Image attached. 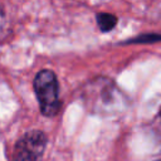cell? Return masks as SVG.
Returning a JSON list of instances; mask_svg holds the SVG:
<instances>
[{"mask_svg":"<svg viewBox=\"0 0 161 161\" xmlns=\"http://www.w3.org/2000/svg\"><path fill=\"white\" fill-rule=\"evenodd\" d=\"M82 99L86 108L99 116H114L125 111L128 98L109 78L98 77L91 79L82 89Z\"/></svg>","mask_w":161,"mask_h":161,"instance_id":"cell-1","label":"cell"},{"mask_svg":"<svg viewBox=\"0 0 161 161\" xmlns=\"http://www.w3.org/2000/svg\"><path fill=\"white\" fill-rule=\"evenodd\" d=\"M34 91L40 112L47 117L55 116L60 108L59 86L55 74L49 69L40 70L34 78Z\"/></svg>","mask_w":161,"mask_h":161,"instance_id":"cell-2","label":"cell"},{"mask_svg":"<svg viewBox=\"0 0 161 161\" xmlns=\"http://www.w3.org/2000/svg\"><path fill=\"white\" fill-rule=\"evenodd\" d=\"M47 146V136L42 131L25 133L14 146L11 161H39Z\"/></svg>","mask_w":161,"mask_h":161,"instance_id":"cell-3","label":"cell"},{"mask_svg":"<svg viewBox=\"0 0 161 161\" xmlns=\"http://www.w3.org/2000/svg\"><path fill=\"white\" fill-rule=\"evenodd\" d=\"M97 24L102 31H109L117 24V18L108 13L97 14Z\"/></svg>","mask_w":161,"mask_h":161,"instance_id":"cell-4","label":"cell"},{"mask_svg":"<svg viewBox=\"0 0 161 161\" xmlns=\"http://www.w3.org/2000/svg\"><path fill=\"white\" fill-rule=\"evenodd\" d=\"M160 118H161V109H160Z\"/></svg>","mask_w":161,"mask_h":161,"instance_id":"cell-5","label":"cell"},{"mask_svg":"<svg viewBox=\"0 0 161 161\" xmlns=\"http://www.w3.org/2000/svg\"><path fill=\"white\" fill-rule=\"evenodd\" d=\"M156 161H161V160H156Z\"/></svg>","mask_w":161,"mask_h":161,"instance_id":"cell-6","label":"cell"}]
</instances>
